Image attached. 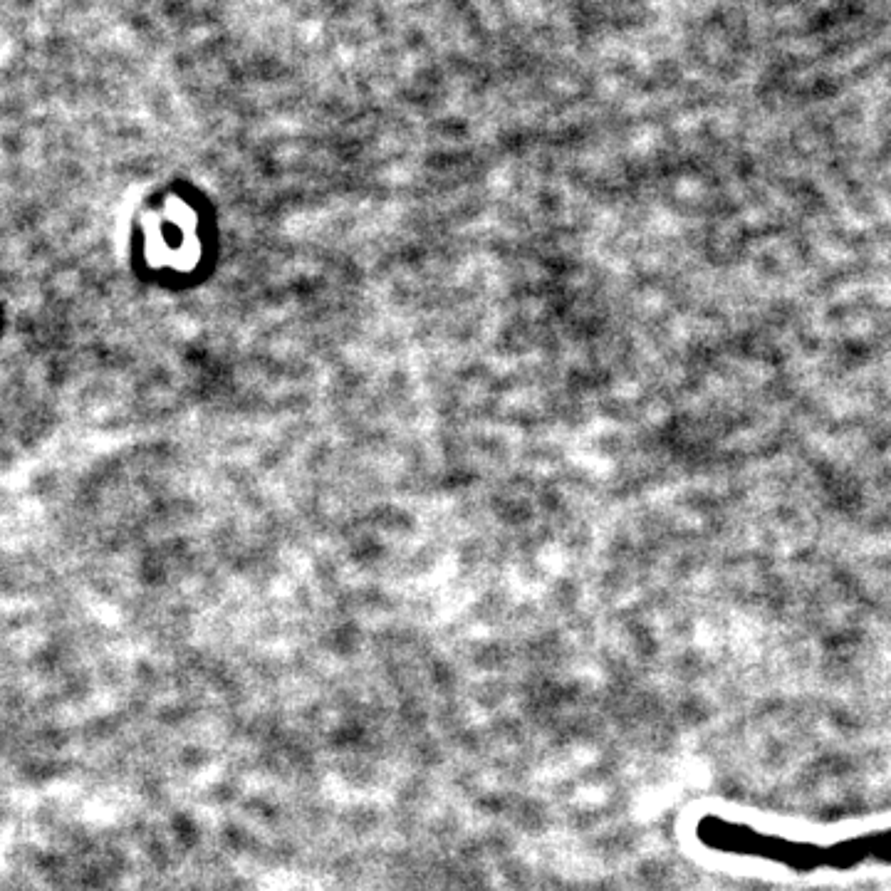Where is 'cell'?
<instances>
[{
  "label": "cell",
  "instance_id": "6da1fadb",
  "mask_svg": "<svg viewBox=\"0 0 891 891\" xmlns=\"http://www.w3.org/2000/svg\"><path fill=\"white\" fill-rule=\"evenodd\" d=\"M698 835L706 844L718 849H728L736 854H753V857L773 859V862L788 864L795 869H817V867H854L864 859H889L891 862V832L889 835H869L847 840L837 847L822 849L815 844H800L783 840V837L763 835L758 830H750L743 825H731L718 817H708Z\"/></svg>",
  "mask_w": 891,
  "mask_h": 891
}]
</instances>
